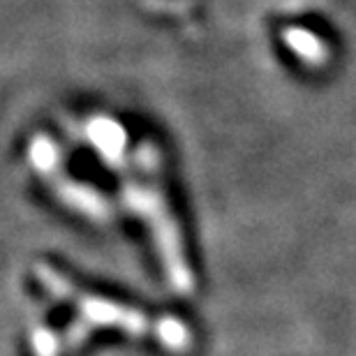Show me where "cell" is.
Instances as JSON below:
<instances>
[{
  "label": "cell",
  "mask_w": 356,
  "mask_h": 356,
  "mask_svg": "<svg viewBox=\"0 0 356 356\" xmlns=\"http://www.w3.org/2000/svg\"><path fill=\"white\" fill-rule=\"evenodd\" d=\"M88 139L99 151V158L113 169H118L123 202L151 232L153 245L160 254L169 284L178 294H190L195 287V275L188 264L181 227L176 222L167 192L160 181L158 151L144 144L134 153V162L130 165L123 153V132L113 123H104V120H95L88 125Z\"/></svg>",
  "instance_id": "cell-1"
},
{
  "label": "cell",
  "mask_w": 356,
  "mask_h": 356,
  "mask_svg": "<svg viewBox=\"0 0 356 356\" xmlns=\"http://www.w3.org/2000/svg\"><path fill=\"white\" fill-rule=\"evenodd\" d=\"M33 162L38 167V172L42 174V178L54 188L56 197L72 211L81 213L88 220H95V222H109L113 218L111 206L106 204V199L102 195H97L88 185H81L74 178L65 176V169L60 167V158L56 146L38 141L33 151Z\"/></svg>",
  "instance_id": "cell-3"
},
{
  "label": "cell",
  "mask_w": 356,
  "mask_h": 356,
  "mask_svg": "<svg viewBox=\"0 0 356 356\" xmlns=\"http://www.w3.org/2000/svg\"><path fill=\"white\" fill-rule=\"evenodd\" d=\"M38 275L54 296L65 298L70 305L76 308V322L67 331L70 350L79 347L97 329H118L137 338L153 336L162 347L172 352H185L192 343L188 326L178 322L176 317L153 319L137 308H130V305H120L116 301H106V298L88 294V291L70 282L67 277H63L56 268L38 266Z\"/></svg>",
  "instance_id": "cell-2"
}]
</instances>
